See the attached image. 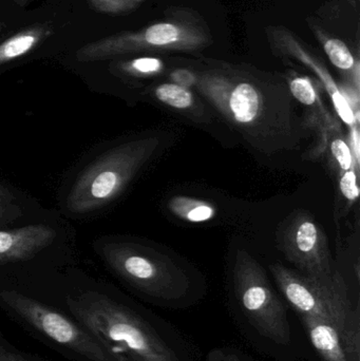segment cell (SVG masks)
<instances>
[{"mask_svg": "<svg viewBox=\"0 0 360 361\" xmlns=\"http://www.w3.org/2000/svg\"><path fill=\"white\" fill-rule=\"evenodd\" d=\"M313 347L323 361H347L340 331L335 324L323 318L300 317Z\"/></svg>", "mask_w": 360, "mask_h": 361, "instance_id": "12", "label": "cell"}, {"mask_svg": "<svg viewBox=\"0 0 360 361\" xmlns=\"http://www.w3.org/2000/svg\"><path fill=\"white\" fill-rule=\"evenodd\" d=\"M347 361H360V309L359 305L340 333Z\"/></svg>", "mask_w": 360, "mask_h": 361, "instance_id": "16", "label": "cell"}, {"mask_svg": "<svg viewBox=\"0 0 360 361\" xmlns=\"http://www.w3.org/2000/svg\"><path fill=\"white\" fill-rule=\"evenodd\" d=\"M0 199L8 200V201H14L15 197L12 191L0 183Z\"/></svg>", "mask_w": 360, "mask_h": 361, "instance_id": "27", "label": "cell"}, {"mask_svg": "<svg viewBox=\"0 0 360 361\" xmlns=\"http://www.w3.org/2000/svg\"><path fill=\"white\" fill-rule=\"evenodd\" d=\"M266 37L271 50L276 56L298 61L304 67L312 70L331 95L340 118L351 127L356 124L354 112L349 107L340 86L336 84L323 59L317 55L312 47L309 46L299 36L285 25H271L266 29Z\"/></svg>", "mask_w": 360, "mask_h": 361, "instance_id": "10", "label": "cell"}, {"mask_svg": "<svg viewBox=\"0 0 360 361\" xmlns=\"http://www.w3.org/2000/svg\"><path fill=\"white\" fill-rule=\"evenodd\" d=\"M331 152L342 171H347L352 169H357V167H359V165L355 163L348 143L342 137H335L332 140Z\"/></svg>", "mask_w": 360, "mask_h": 361, "instance_id": "20", "label": "cell"}, {"mask_svg": "<svg viewBox=\"0 0 360 361\" xmlns=\"http://www.w3.org/2000/svg\"><path fill=\"white\" fill-rule=\"evenodd\" d=\"M104 260L118 279L156 305L182 307L192 293V279L168 256L130 242H110Z\"/></svg>", "mask_w": 360, "mask_h": 361, "instance_id": "4", "label": "cell"}, {"mask_svg": "<svg viewBox=\"0 0 360 361\" xmlns=\"http://www.w3.org/2000/svg\"><path fill=\"white\" fill-rule=\"evenodd\" d=\"M235 298L243 318L262 339L278 347L293 343L287 307L271 286L261 265L243 250L232 267Z\"/></svg>", "mask_w": 360, "mask_h": 361, "instance_id": "7", "label": "cell"}, {"mask_svg": "<svg viewBox=\"0 0 360 361\" xmlns=\"http://www.w3.org/2000/svg\"><path fill=\"white\" fill-rule=\"evenodd\" d=\"M211 361H247V358L236 349L225 348L216 350L211 353Z\"/></svg>", "mask_w": 360, "mask_h": 361, "instance_id": "24", "label": "cell"}, {"mask_svg": "<svg viewBox=\"0 0 360 361\" xmlns=\"http://www.w3.org/2000/svg\"><path fill=\"white\" fill-rule=\"evenodd\" d=\"M0 310L34 339L73 361H127L58 303L15 286L0 288Z\"/></svg>", "mask_w": 360, "mask_h": 361, "instance_id": "3", "label": "cell"}, {"mask_svg": "<svg viewBox=\"0 0 360 361\" xmlns=\"http://www.w3.org/2000/svg\"><path fill=\"white\" fill-rule=\"evenodd\" d=\"M213 44L206 21L192 8L170 6L161 20L135 32H124L90 47L84 59H105L133 53L199 54Z\"/></svg>", "mask_w": 360, "mask_h": 361, "instance_id": "6", "label": "cell"}, {"mask_svg": "<svg viewBox=\"0 0 360 361\" xmlns=\"http://www.w3.org/2000/svg\"><path fill=\"white\" fill-rule=\"evenodd\" d=\"M160 148V137H146L120 144L101 154L72 185L67 197L69 212L90 214L116 200Z\"/></svg>", "mask_w": 360, "mask_h": 361, "instance_id": "5", "label": "cell"}, {"mask_svg": "<svg viewBox=\"0 0 360 361\" xmlns=\"http://www.w3.org/2000/svg\"><path fill=\"white\" fill-rule=\"evenodd\" d=\"M271 273L294 311L302 316L323 318L344 330L359 302L353 305L342 275L330 282L310 279L280 263L270 267Z\"/></svg>", "mask_w": 360, "mask_h": 361, "instance_id": "8", "label": "cell"}, {"mask_svg": "<svg viewBox=\"0 0 360 361\" xmlns=\"http://www.w3.org/2000/svg\"><path fill=\"white\" fill-rule=\"evenodd\" d=\"M340 189L345 197L350 201H354L359 197V189L357 186L356 169H352L342 173L340 179Z\"/></svg>", "mask_w": 360, "mask_h": 361, "instance_id": "21", "label": "cell"}, {"mask_svg": "<svg viewBox=\"0 0 360 361\" xmlns=\"http://www.w3.org/2000/svg\"><path fill=\"white\" fill-rule=\"evenodd\" d=\"M197 75L194 88L254 147L274 152L299 142L293 97L285 82L260 70L226 63Z\"/></svg>", "mask_w": 360, "mask_h": 361, "instance_id": "1", "label": "cell"}, {"mask_svg": "<svg viewBox=\"0 0 360 361\" xmlns=\"http://www.w3.org/2000/svg\"><path fill=\"white\" fill-rule=\"evenodd\" d=\"M38 36L35 33H23L6 40L0 46V63L12 61L29 52L36 44Z\"/></svg>", "mask_w": 360, "mask_h": 361, "instance_id": "18", "label": "cell"}, {"mask_svg": "<svg viewBox=\"0 0 360 361\" xmlns=\"http://www.w3.org/2000/svg\"><path fill=\"white\" fill-rule=\"evenodd\" d=\"M287 82L293 99L306 107H315L325 111L316 86L310 78L290 71L287 75Z\"/></svg>", "mask_w": 360, "mask_h": 361, "instance_id": "15", "label": "cell"}, {"mask_svg": "<svg viewBox=\"0 0 360 361\" xmlns=\"http://www.w3.org/2000/svg\"><path fill=\"white\" fill-rule=\"evenodd\" d=\"M0 361H50L37 355L27 353L13 345L6 337L0 332Z\"/></svg>", "mask_w": 360, "mask_h": 361, "instance_id": "19", "label": "cell"}, {"mask_svg": "<svg viewBox=\"0 0 360 361\" xmlns=\"http://www.w3.org/2000/svg\"><path fill=\"white\" fill-rule=\"evenodd\" d=\"M171 82L173 84L179 85V86L185 87V88L192 89L194 88L198 82V75L197 72L192 71L190 69H175L169 74Z\"/></svg>", "mask_w": 360, "mask_h": 361, "instance_id": "22", "label": "cell"}, {"mask_svg": "<svg viewBox=\"0 0 360 361\" xmlns=\"http://www.w3.org/2000/svg\"><path fill=\"white\" fill-rule=\"evenodd\" d=\"M118 68L126 75L147 78L162 73L165 70V63L159 57L145 56L124 61L118 66Z\"/></svg>", "mask_w": 360, "mask_h": 361, "instance_id": "17", "label": "cell"}, {"mask_svg": "<svg viewBox=\"0 0 360 361\" xmlns=\"http://www.w3.org/2000/svg\"><path fill=\"white\" fill-rule=\"evenodd\" d=\"M58 305L127 361H182L145 313L107 288H72Z\"/></svg>", "mask_w": 360, "mask_h": 361, "instance_id": "2", "label": "cell"}, {"mask_svg": "<svg viewBox=\"0 0 360 361\" xmlns=\"http://www.w3.org/2000/svg\"><path fill=\"white\" fill-rule=\"evenodd\" d=\"M351 145H352V156L355 163H359V133L356 126L352 127L351 130Z\"/></svg>", "mask_w": 360, "mask_h": 361, "instance_id": "26", "label": "cell"}, {"mask_svg": "<svg viewBox=\"0 0 360 361\" xmlns=\"http://www.w3.org/2000/svg\"><path fill=\"white\" fill-rule=\"evenodd\" d=\"M169 209L178 218L190 223L206 222L216 216V208L211 204L192 197H173L169 202Z\"/></svg>", "mask_w": 360, "mask_h": 361, "instance_id": "13", "label": "cell"}, {"mask_svg": "<svg viewBox=\"0 0 360 361\" xmlns=\"http://www.w3.org/2000/svg\"><path fill=\"white\" fill-rule=\"evenodd\" d=\"M283 247L287 260L310 279L330 282L340 274L334 267L327 235L308 212L290 218L283 231Z\"/></svg>", "mask_w": 360, "mask_h": 361, "instance_id": "9", "label": "cell"}, {"mask_svg": "<svg viewBox=\"0 0 360 361\" xmlns=\"http://www.w3.org/2000/svg\"><path fill=\"white\" fill-rule=\"evenodd\" d=\"M14 206L12 201L0 199V225H4V222L11 220L13 216H17V210H15Z\"/></svg>", "mask_w": 360, "mask_h": 361, "instance_id": "25", "label": "cell"}, {"mask_svg": "<svg viewBox=\"0 0 360 361\" xmlns=\"http://www.w3.org/2000/svg\"><path fill=\"white\" fill-rule=\"evenodd\" d=\"M57 233L44 224L0 231V265L30 260L54 242Z\"/></svg>", "mask_w": 360, "mask_h": 361, "instance_id": "11", "label": "cell"}, {"mask_svg": "<svg viewBox=\"0 0 360 361\" xmlns=\"http://www.w3.org/2000/svg\"><path fill=\"white\" fill-rule=\"evenodd\" d=\"M106 10L110 12H126L141 6L145 0H104Z\"/></svg>", "mask_w": 360, "mask_h": 361, "instance_id": "23", "label": "cell"}, {"mask_svg": "<svg viewBox=\"0 0 360 361\" xmlns=\"http://www.w3.org/2000/svg\"><path fill=\"white\" fill-rule=\"evenodd\" d=\"M154 95L164 105L177 110L194 109L197 99L192 89L173 82H163L154 87Z\"/></svg>", "mask_w": 360, "mask_h": 361, "instance_id": "14", "label": "cell"}]
</instances>
